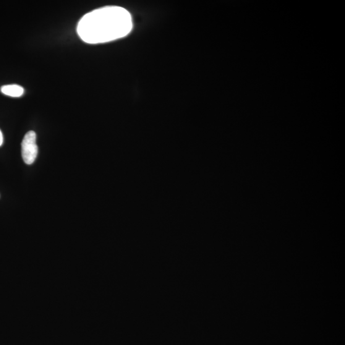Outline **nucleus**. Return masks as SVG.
I'll list each match as a JSON object with an SVG mask.
<instances>
[{
  "mask_svg": "<svg viewBox=\"0 0 345 345\" xmlns=\"http://www.w3.org/2000/svg\"><path fill=\"white\" fill-rule=\"evenodd\" d=\"M131 15L124 8L106 6L86 14L80 20L77 33L90 44L109 43L125 37L132 30Z\"/></svg>",
  "mask_w": 345,
  "mask_h": 345,
  "instance_id": "f257e3e1",
  "label": "nucleus"
},
{
  "mask_svg": "<svg viewBox=\"0 0 345 345\" xmlns=\"http://www.w3.org/2000/svg\"><path fill=\"white\" fill-rule=\"evenodd\" d=\"M22 154L23 161L27 164L35 162L38 154L36 133L30 130L25 135L22 143Z\"/></svg>",
  "mask_w": 345,
  "mask_h": 345,
  "instance_id": "f03ea898",
  "label": "nucleus"
},
{
  "mask_svg": "<svg viewBox=\"0 0 345 345\" xmlns=\"http://www.w3.org/2000/svg\"><path fill=\"white\" fill-rule=\"evenodd\" d=\"M1 91L4 95L12 98H20L25 93L24 88L18 85H7L2 86Z\"/></svg>",
  "mask_w": 345,
  "mask_h": 345,
  "instance_id": "7ed1b4c3",
  "label": "nucleus"
},
{
  "mask_svg": "<svg viewBox=\"0 0 345 345\" xmlns=\"http://www.w3.org/2000/svg\"><path fill=\"white\" fill-rule=\"evenodd\" d=\"M3 143H4V137H3L2 132L0 130V146L3 145Z\"/></svg>",
  "mask_w": 345,
  "mask_h": 345,
  "instance_id": "20e7f679",
  "label": "nucleus"
}]
</instances>
